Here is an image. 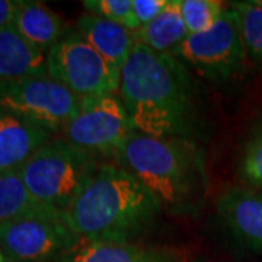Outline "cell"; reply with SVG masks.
I'll list each match as a JSON object with an SVG mask.
<instances>
[{
  "mask_svg": "<svg viewBox=\"0 0 262 262\" xmlns=\"http://www.w3.org/2000/svg\"><path fill=\"white\" fill-rule=\"evenodd\" d=\"M118 96L137 133L172 139L187 128L191 77L170 53L136 44L120 69Z\"/></svg>",
  "mask_w": 262,
  "mask_h": 262,
  "instance_id": "obj_1",
  "label": "cell"
},
{
  "mask_svg": "<svg viewBox=\"0 0 262 262\" xmlns=\"http://www.w3.org/2000/svg\"><path fill=\"white\" fill-rule=\"evenodd\" d=\"M160 203L121 166L102 165L84 182L64 217L84 242H130L159 213Z\"/></svg>",
  "mask_w": 262,
  "mask_h": 262,
  "instance_id": "obj_2",
  "label": "cell"
},
{
  "mask_svg": "<svg viewBox=\"0 0 262 262\" xmlns=\"http://www.w3.org/2000/svg\"><path fill=\"white\" fill-rule=\"evenodd\" d=\"M115 156L160 204L177 207L192 192L194 158L179 141L136 131Z\"/></svg>",
  "mask_w": 262,
  "mask_h": 262,
  "instance_id": "obj_3",
  "label": "cell"
},
{
  "mask_svg": "<svg viewBox=\"0 0 262 262\" xmlns=\"http://www.w3.org/2000/svg\"><path fill=\"white\" fill-rule=\"evenodd\" d=\"M98 168L94 155L57 139L35 151L19 173L38 204L64 213Z\"/></svg>",
  "mask_w": 262,
  "mask_h": 262,
  "instance_id": "obj_4",
  "label": "cell"
},
{
  "mask_svg": "<svg viewBox=\"0 0 262 262\" xmlns=\"http://www.w3.org/2000/svg\"><path fill=\"white\" fill-rule=\"evenodd\" d=\"M47 73L80 101L118 95L120 69L106 61L77 32H69L47 53Z\"/></svg>",
  "mask_w": 262,
  "mask_h": 262,
  "instance_id": "obj_5",
  "label": "cell"
},
{
  "mask_svg": "<svg viewBox=\"0 0 262 262\" xmlns=\"http://www.w3.org/2000/svg\"><path fill=\"white\" fill-rule=\"evenodd\" d=\"M246 53L237 15L227 8L211 28L188 35L172 54L208 80L225 82L244 70Z\"/></svg>",
  "mask_w": 262,
  "mask_h": 262,
  "instance_id": "obj_6",
  "label": "cell"
},
{
  "mask_svg": "<svg viewBox=\"0 0 262 262\" xmlns=\"http://www.w3.org/2000/svg\"><path fill=\"white\" fill-rule=\"evenodd\" d=\"M77 242L64 213L50 207L0 225V248L15 262L47 261Z\"/></svg>",
  "mask_w": 262,
  "mask_h": 262,
  "instance_id": "obj_7",
  "label": "cell"
},
{
  "mask_svg": "<svg viewBox=\"0 0 262 262\" xmlns=\"http://www.w3.org/2000/svg\"><path fill=\"white\" fill-rule=\"evenodd\" d=\"M80 99L51 76L0 82V110L35 122L51 133L63 130Z\"/></svg>",
  "mask_w": 262,
  "mask_h": 262,
  "instance_id": "obj_8",
  "label": "cell"
},
{
  "mask_svg": "<svg viewBox=\"0 0 262 262\" xmlns=\"http://www.w3.org/2000/svg\"><path fill=\"white\" fill-rule=\"evenodd\" d=\"M66 141L91 155L113 153L136 133L118 95L82 99L63 128Z\"/></svg>",
  "mask_w": 262,
  "mask_h": 262,
  "instance_id": "obj_9",
  "label": "cell"
},
{
  "mask_svg": "<svg viewBox=\"0 0 262 262\" xmlns=\"http://www.w3.org/2000/svg\"><path fill=\"white\" fill-rule=\"evenodd\" d=\"M50 140V130L0 110V173L19 170Z\"/></svg>",
  "mask_w": 262,
  "mask_h": 262,
  "instance_id": "obj_10",
  "label": "cell"
},
{
  "mask_svg": "<svg viewBox=\"0 0 262 262\" xmlns=\"http://www.w3.org/2000/svg\"><path fill=\"white\" fill-rule=\"evenodd\" d=\"M217 207L236 239L253 249H262V192L230 189L220 196Z\"/></svg>",
  "mask_w": 262,
  "mask_h": 262,
  "instance_id": "obj_11",
  "label": "cell"
},
{
  "mask_svg": "<svg viewBox=\"0 0 262 262\" xmlns=\"http://www.w3.org/2000/svg\"><path fill=\"white\" fill-rule=\"evenodd\" d=\"M76 32L117 69L124 66L137 44L134 31L91 13L79 18Z\"/></svg>",
  "mask_w": 262,
  "mask_h": 262,
  "instance_id": "obj_12",
  "label": "cell"
},
{
  "mask_svg": "<svg viewBox=\"0 0 262 262\" xmlns=\"http://www.w3.org/2000/svg\"><path fill=\"white\" fill-rule=\"evenodd\" d=\"M47 75V53L29 44L13 27L0 28V82Z\"/></svg>",
  "mask_w": 262,
  "mask_h": 262,
  "instance_id": "obj_13",
  "label": "cell"
},
{
  "mask_svg": "<svg viewBox=\"0 0 262 262\" xmlns=\"http://www.w3.org/2000/svg\"><path fill=\"white\" fill-rule=\"evenodd\" d=\"M12 27L29 44L46 53L69 34L63 18L44 3L35 0H20Z\"/></svg>",
  "mask_w": 262,
  "mask_h": 262,
  "instance_id": "obj_14",
  "label": "cell"
},
{
  "mask_svg": "<svg viewBox=\"0 0 262 262\" xmlns=\"http://www.w3.org/2000/svg\"><path fill=\"white\" fill-rule=\"evenodd\" d=\"M70 262H178V255L131 242H84Z\"/></svg>",
  "mask_w": 262,
  "mask_h": 262,
  "instance_id": "obj_15",
  "label": "cell"
},
{
  "mask_svg": "<svg viewBox=\"0 0 262 262\" xmlns=\"http://www.w3.org/2000/svg\"><path fill=\"white\" fill-rule=\"evenodd\" d=\"M189 35L181 13L179 0H169L156 19L134 31L136 42L158 53H173Z\"/></svg>",
  "mask_w": 262,
  "mask_h": 262,
  "instance_id": "obj_16",
  "label": "cell"
},
{
  "mask_svg": "<svg viewBox=\"0 0 262 262\" xmlns=\"http://www.w3.org/2000/svg\"><path fill=\"white\" fill-rule=\"evenodd\" d=\"M41 204L31 196L19 170L0 173V225L38 210Z\"/></svg>",
  "mask_w": 262,
  "mask_h": 262,
  "instance_id": "obj_17",
  "label": "cell"
},
{
  "mask_svg": "<svg viewBox=\"0 0 262 262\" xmlns=\"http://www.w3.org/2000/svg\"><path fill=\"white\" fill-rule=\"evenodd\" d=\"M236 12L246 51L262 64V6L255 0L232 2Z\"/></svg>",
  "mask_w": 262,
  "mask_h": 262,
  "instance_id": "obj_18",
  "label": "cell"
},
{
  "mask_svg": "<svg viewBox=\"0 0 262 262\" xmlns=\"http://www.w3.org/2000/svg\"><path fill=\"white\" fill-rule=\"evenodd\" d=\"M179 3L189 35L211 28L227 9L220 0H179Z\"/></svg>",
  "mask_w": 262,
  "mask_h": 262,
  "instance_id": "obj_19",
  "label": "cell"
},
{
  "mask_svg": "<svg viewBox=\"0 0 262 262\" xmlns=\"http://www.w3.org/2000/svg\"><path fill=\"white\" fill-rule=\"evenodd\" d=\"M83 8L91 15L117 22L131 31L139 28L134 18L133 0H84Z\"/></svg>",
  "mask_w": 262,
  "mask_h": 262,
  "instance_id": "obj_20",
  "label": "cell"
},
{
  "mask_svg": "<svg viewBox=\"0 0 262 262\" xmlns=\"http://www.w3.org/2000/svg\"><path fill=\"white\" fill-rule=\"evenodd\" d=\"M241 173L248 184L262 189V121L258 124L245 147Z\"/></svg>",
  "mask_w": 262,
  "mask_h": 262,
  "instance_id": "obj_21",
  "label": "cell"
},
{
  "mask_svg": "<svg viewBox=\"0 0 262 262\" xmlns=\"http://www.w3.org/2000/svg\"><path fill=\"white\" fill-rule=\"evenodd\" d=\"M169 0H133L134 18L139 28L156 19L168 6Z\"/></svg>",
  "mask_w": 262,
  "mask_h": 262,
  "instance_id": "obj_22",
  "label": "cell"
},
{
  "mask_svg": "<svg viewBox=\"0 0 262 262\" xmlns=\"http://www.w3.org/2000/svg\"><path fill=\"white\" fill-rule=\"evenodd\" d=\"M20 0H0V28L12 27Z\"/></svg>",
  "mask_w": 262,
  "mask_h": 262,
  "instance_id": "obj_23",
  "label": "cell"
},
{
  "mask_svg": "<svg viewBox=\"0 0 262 262\" xmlns=\"http://www.w3.org/2000/svg\"><path fill=\"white\" fill-rule=\"evenodd\" d=\"M0 262H15V261H13V259H10L9 256L5 253V251L0 248Z\"/></svg>",
  "mask_w": 262,
  "mask_h": 262,
  "instance_id": "obj_24",
  "label": "cell"
},
{
  "mask_svg": "<svg viewBox=\"0 0 262 262\" xmlns=\"http://www.w3.org/2000/svg\"><path fill=\"white\" fill-rule=\"evenodd\" d=\"M255 2H256L258 5H261V6H262V0H255Z\"/></svg>",
  "mask_w": 262,
  "mask_h": 262,
  "instance_id": "obj_25",
  "label": "cell"
}]
</instances>
